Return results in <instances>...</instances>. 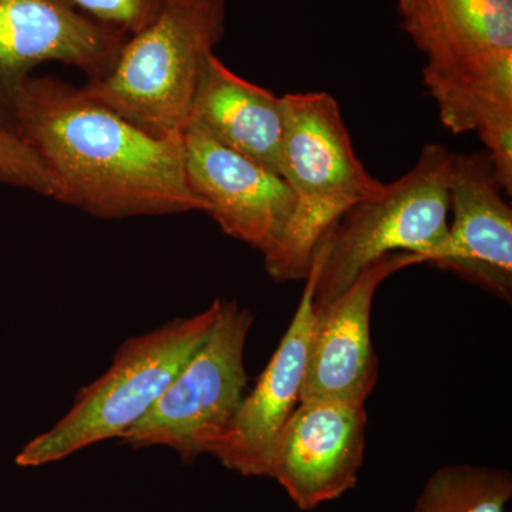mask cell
Returning a JSON list of instances; mask_svg holds the SVG:
<instances>
[{
	"label": "cell",
	"mask_w": 512,
	"mask_h": 512,
	"mask_svg": "<svg viewBox=\"0 0 512 512\" xmlns=\"http://www.w3.org/2000/svg\"><path fill=\"white\" fill-rule=\"evenodd\" d=\"M225 26V0H165L156 18L127 37L110 72L80 90L154 136L184 134Z\"/></svg>",
	"instance_id": "3957f363"
},
{
	"label": "cell",
	"mask_w": 512,
	"mask_h": 512,
	"mask_svg": "<svg viewBox=\"0 0 512 512\" xmlns=\"http://www.w3.org/2000/svg\"><path fill=\"white\" fill-rule=\"evenodd\" d=\"M251 309L222 299L220 318L167 390L121 440L134 448L167 447L192 463L224 436L248 389L245 346Z\"/></svg>",
	"instance_id": "8992f818"
},
{
	"label": "cell",
	"mask_w": 512,
	"mask_h": 512,
	"mask_svg": "<svg viewBox=\"0 0 512 512\" xmlns=\"http://www.w3.org/2000/svg\"><path fill=\"white\" fill-rule=\"evenodd\" d=\"M6 126L55 175L57 201L104 220L204 212L184 134L154 136L53 77H30Z\"/></svg>",
	"instance_id": "6da1fadb"
},
{
	"label": "cell",
	"mask_w": 512,
	"mask_h": 512,
	"mask_svg": "<svg viewBox=\"0 0 512 512\" xmlns=\"http://www.w3.org/2000/svg\"><path fill=\"white\" fill-rule=\"evenodd\" d=\"M187 127L282 175L281 97L238 76L215 53L205 64Z\"/></svg>",
	"instance_id": "4fadbf2b"
},
{
	"label": "cell",
	"mask_w": 512,
	"mask_h": 512,
	"mask_svg": "<svg viewBox=\"0 0 512 512\" xmlns=\"http://www.w3.org/2000/svg\"><path fill=\"white\" fill-rule=\"evenodd\" d=\"M423 83L448 131H476L511 197L512 53L457 72H423Z\"/></svg>",
	"instance_id": "9a60e30c"
},
{
	"label": "cell",
	"mask_w": 512,
	"mask_h": 512,
	"mask_svg": "<svg viewBox=\"0 0 512 512\" xmlns=\"http://www.w3.org/2000/svg\"><path fill=\"white\" fill-rule=\"evenodd\" d=\"M316 266L311 265L291 325L251 393L210 454L245 477H268L279 431L301 402L315 326Z\"/></svg>",
	"instance_id": "7c38bea8"
},
{
	"label": "cell",
	"mask_w": 512,
	"mask_h": 512,
	"mask_svg": "<svg viewBox=\"0 0 512 512\" xmlns=\"http://www.w3.org/2000/svg\"><path fill=\"white\" fill-rule=\"evenodd\" d=\"M511 498L510 471L453 464L434 471L413 512H505Z\"/></svg>",
	"instance_id": "2e32d148"
},
{
	"label": "cell",
	"mask_w": 512,
	"mask_h": 512,
	"mask_svg": "<svg viewBox=\"0 0 512 512\" xmlns=\"http://www.w3.org/2000/svg\"><path fill=\"white\" fill-rule=\"evenodd\" d=\"M417 264H423V259L406 252L380 256L360 271L348 291L315 309L301 402L365 404L379 380V359L370 332L373 299L387 278Z\"/></svg>",
	"instance_id": "30bf717a"
},
{
	"label": "cell",
	"mask_w": 512,
	"mask_h": 512,
	"mask_svg": "<svg viewBox=\"0 0 512 512\" xmlns=\"http://www.w3.org/2000/svg\"><path fill=\"white\" fill-rule=\"evenodd\" d=\"M222 299L190 318L170 320L126 340L109 369L83 387L72 409L52 429L29 441L16 457L20 467H42L101 441L121 439L143 419L220 318Z\"/></svg>",
	"instance_id": "277c9868"
},
{
	"label": "cell",
	"mask_w": 512,
	"mask_h": 512,
	"mask_svg": "<svg viewBox=\"0 0 512 512\" xmlns=\"http://www.w3.org/2000/svg\"><path fill=\"white\" fill-rule=\"evenodd\" d=\"M396 3L404 32L426 57L423 72H457L512 53V0Z\"/></svg>",
	"instance_id": "5bb4252c"
},
{
	"label": "cell",
	"mask_w": 512,
	"mask_h": 512,
	"mask_svg": "<svg viewBox=\"0 0 512 512\" xmlns=\"http://www.w3.org/2000/svg\"><path fill=\"white\" fill-rule=\"evenodd\" d=\"M451 153L427 144L409 173L365 198L330 229L313 254V306L348 291L363 268L380 256L406 252L431 264L446 247Z\"/></svg>",
	"instance_id": "5b68a950"
},
{
	"label": "cell",
	"mask_w": 512,
	"mask_h": 512,
	"mask_svg": "<svg viewBox=\"0 0 512 512\" xmlns=\"http://www.w3.org/2000/svg\"><path fill=\"white\" fill-rule=\"evenodd\" d=\"M0 184L28 190L57 201L60 194L55 175L6 124L0 123Z\"/></svg>",
	"instance_id": "e0dca14e"
},
{
	"label": "cell",
	"mask_w": 512,
	"mask_h": 512,
	"mask_svg": "<svg viewBox=\"0 0 512 512\" xmlns=\"http://www.w3.org/2000/svg\"><path fill=\"white\" fill-rule=\"evenodd\" d=\"M365 404L302 400L279 431L268 478L302 511L353 490L365 460Z\"/></svg>",
	"instance_id": "ba28073f"
},
{
	"label": "cell",
	"mask_w": 512,
	"mask_h": 512,
	"mask_svg": "<svg viewBox=\"0 0 512 512\" xmlns=\"http://www.w3.org/2000/svg\"><path fill=\"white\" fill-rule=\"evenodd\" d=\"M73 8L101 25L130 36L148 25L165 0H67Z\"/></svg>",
	"instance_id": "ac0fdd59"
},
{
	"label": "cell",
	"mask_w": 512,
	"mask_h": 512,
	"mask_svg": "<svg viewBox=\"0 0 512 512\" xmlns=\"http://www.w3.org/2000/svg\"><path fill=\"white\" fill-rule=\"evenodd\" d=\"M128 36L101 25L67 0H0V111H9L33 70L57 62L106 76Z\"/></svg>",
	"instance_id": "52a82bcc"
},
{
	"label": "cell",
	"mask_w": 512,
	"mask_h": 512,
	"mask_svg": "<svg viewBox=\"0 0 512 512\" xmlns=\"http://www.w3.org/2000/svg\"><path fill=\"white\" fill-rule=\"evenodd\" d=\"M184 148L188 183L205 214L262 256L274 251L296 204L285 178L194 127L185 128Z\"/></svg>",
	"instance_id": "9c48e42d"
},
{
	"label": "cell",
	"mask_w": 512,
	"mask_h": 512,
	"mask_svg": "<svg viewBox=\"0 0 512 512\" xmlns=\"http://www.w3.org/2000/svg\"><path fill=\"white\" fill-rule=\"evenodd\" d=\"M430 265L512 299V210L487 151L453 154L446 247Z\"/></svg>",
	"instance_id": "8fae6325"
},
{
	"label": "cell",
	"mask_w": 512,
	"mask_h": 512,
	"mask_svg": "<svg viewBox=\"0 0 512 512\" xmlns=\"http://www.w3.org/2000/svg\"><path fill=\"white\" fill-rule=\"evenodd\" d=\"M282 177L295 195L284 237L264 256L276 282L305 281L322 238L357 202L382 190L357 157L338 100L326 92L281 97Z\"/></svg>",
	"instance_id": "7a4b0ae2"
}]
</instances>
